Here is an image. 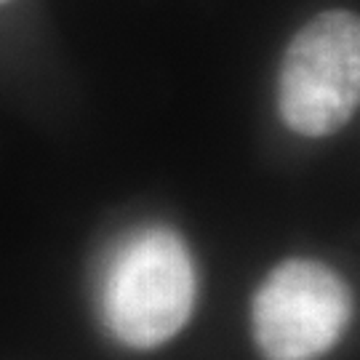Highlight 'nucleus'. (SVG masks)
Listing matches in <instances>:
<instances>
[{
	"mask_svg": "<svg viewBox=\"0 0 360 360\" xmlns=\"http://www.w3.org/2000/svg\"><path fill=\"white\" fill-rule=\"evenodd\" d=\"M198 275L190 248L168 227H144L123 240L107 267L102 315L120 345L153 349L190 321Z\"/></svg>",
	"mask_w": 360,
	"mask_h": 360,
	"instance_id": "f257e3e1",
	"label": "nucleus"
},
{
	"mask_svg": "<svg viewBox=\"0 0 360 360\" xmlns=\"http://www.w3.org/2000/svg\"><path fill=\"white\" fill-rule=\"evenodd\" d=\"M360 102V25L349 11H323L285 49L278 110L288 129L321 139L347 126Z\"/></svg>",
	"mask_w": 360,
	"mask_h": 360,
	"instance_id": "f03ea898",
	"label": "nucleus"
},
{
	"mask_svg": "<svg viewBox=\"0 0 360 360\" xmlns=\"http://www.w3.org/2000/svg\"><path fill=\"white\" fill-rule=\"evenodd\" d=\"M352 318L347 283L312 259H288L259 285L251 328L264 360H318Z\"/></svg>",
	"mask_w": 360,
	"mask_h": 360,
	"instance_id": "7ed1b4c3",
	"label": "nucleus"
},
{
	"mask_svg": "<svg viewBox=\"0 0 360 360\" xmlns=\"http://www.w3.org/2000/svg\"><path fill=\"white\" fill-rule=\"evenodd\" d=\"M3 3H8V0H0V6H3Z\"/></svg>",
	"mask_w": 360,
	"mask_h": 360,
	"instance_id": "20e7f679",
	"label": "nucleus"
}]
</instances>
